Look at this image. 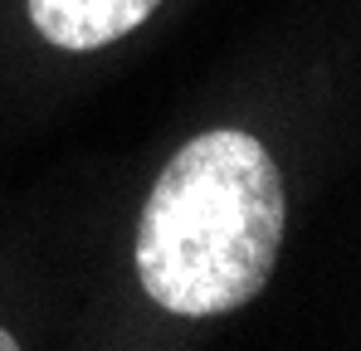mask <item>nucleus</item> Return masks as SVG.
<instances>
[{
	"label": "nucleus",
	"instance_id": "1",
	"mask_svg": "<svg viewBox=\"0 0 361 351\" xmlns=\"http://www.w3.org/2000/svg\"><path fill=\"white\" fill-rule=\"evenodd\" d=\"M283 176L249 132L215 127L176 147L137 215V283L176 317L254 302L283 244Z\"/></svg>",
	"mask_w": 361,
	"mask_h": 351
},
{
	"label": "nucleus",
	"instance_id": "3",
	"mask_svg": "<svg viewBox=\"0 0 361 351\" xmlns=\"http://www.w3.org/2000/svg\"><path fill=\"white\" fill-rule=\"evenodd\" d=\"M15 347H20V342H15V337H10V332L0 327V351H15Z\"/></svg>",
	"mask_w": 361,
	"mask_h": 351
},
{
	"label": "nucleus",
	"instance_id": "2",
	"mask_svg": "<svg viewBox=\"0 0 361 351\" xmlns=\"http://www.w3.org/2000/svg\"><path fill=\"white\" fill-rule=\"evenodd\" d=\"M35 30L68 54L103 49L122 35H132L161 0H25Z\"/></svg>",
	"mask_w": 361,
	"mask_h": 351
}]
</instances>
